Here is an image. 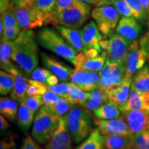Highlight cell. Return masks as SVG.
<instances>
[{
	"instance_id": "1",
	"label": "cell",
	"mask_w": 149,
	"mask_h": 149,
	"mask_svg": "<svg viewBox=\"0 0 149 149\" xmlns=\"http://www.w3.org/2000/svg\"><path fill=\"white\" fill-rule=\"evenodd\" d=\"M11 59L23 70L26 77L39 66L38 46L32 30L22 31L15 40L11 41Z\"/></svg>"
},
{
	"instance_id": "2",
	"label": "cell",
	"mask_w": 149,
	"mask_h": 149,
	"mask_svg": "<svg viewBox=\"0 0 149 149\" xmlns=\"http://www.w3.org/2000/svg\"><path fill=\"white\" fill-rule=\"evenodd\" d=\"M37 41L43 48L75 64L77 52L57 31L50 27L43 28L37 33Z\"/></svg>"
},
{
	"instance_id": "3",
	"label": "cell",
	"mask_w": 149,
	"mask_h": 149,
	"mask_svg": "<svg viewBox=\"0 0 149 149\" xmlns=\"http://www.w3.org/2000/svg\"><path fill=\"white\" fill-rule=\"evenodd\" d=\"M93 119L84 108L72 105L67 114V123L72 139L76 144L90 135L93 129Z\"/></svg>"
},
{
	"instance_id": "4",
	"label": "cell",
	"mask_w": 149,
	"mask_h": 149,
	"mask_svg": "<svg viewBox=\"0 0 149 149\" xmlns=\"http://www.w3.org/2000/svg\"><path fill=\"white\" fill-rule=\"evenodd\" d=\"M61 118L50 113L43 106L35 117L31 131L32 137L40 144H47L58 128Z\"/></svg>"
},
{
	"instance_id": "5",
	"label": "cell",
	"mask_w": 149,
	"mask_h": 149,
	"mask_svg": "<svg viewBox=\"0 0 149 149\" xmlns=\"http://www.w3.org/2000/svg\"><path fill=\"white\" fill-rule=\"evenodd\" d=\"M91 13L90 4L79 0H75L68 8L57 16L54 20L53 24H59L77 29L86 23L90 17Z\"/></svg>"
},
{
	"instance_id": "6",
	"label": "cell",
	"mask_w": 149,
	"mask_h": 149,
	"mask_svg": "<svg viewBox=\"0 0 149 149\" xmlns=\"http://www.w3.org/2000/svg\"><path fill=\"white\" fill-rule=\"evenodd\" d=\"M91 17L95 22L100 33L107 37L113 34L120 22V15L113 6L104 5L93 9Z\"/></svg>"
},
{
	"instance_id": "7",
	"label": "cell",
	"mask_w": 149,
	"mask_h": 149,
	"mask_svg": "<svg viewBox=\"0 0 149 149\" xmlns=\"http://www.w3.org/2000/svg\"><path fill=\"white\" fill-rule=\"evenodd\" d=\"M13 10L22 31L42 27L48 24V15L33 10L31 6L13 9Z\"/></svg>"
},
{
	"instance_id": "8",
	"label": "cell",
	"mask_w": 149,
	"mask_h": 149,
	"mask_svg": "<svg viewBox=\"0 0 149 149\" xmlns=\"http://www.w3.org/2000/svg\"><path fill=\"white\" fill-rule=\"evenodd\" d=\"M146 58L141 51L138 41L133 42L130 46L125 59L126 77L132 79L133 76L144 66Z\"/></svg>"
},
{
	"instance_id": "9",
	"label": "cell",
	"mask_w": 149,
	"mask_h": 149,
	"mask_svg": "<svg viewBox=\"0 0 149 149\" xmlns=\"http://www.w3.org/2000/svg\"><path fill=\"white\" fill-rule=\"evenodd\" d=\"M41 59L44 66L57 76L61 81L67 82L70 81V77L74 72L71 67L53 55H50L44 52L41 53Z\"/></svg>"
},
{
	"instance_id": "10",
	"label": "cell",
	"mask_w": 149,
	"mask_h": 149,
	"mask_svg": "<svg viewBox=\"0 0 149 149\" xmlns=\"http://www.w3.org/2000/svg\"><path fill=\"white\" fill-rule=\"evenodd\" d=\"M94 124L103 135H133L130 133L127 123L123 115L114 120L97 119V120H95Z\"/></svg>"
},
{
	"instance_id": "11",
	"label": "cell",
	"mask_w": 149,
	"mask_h": 149,
	"mask_svg": "<svg viewBox=\"0 0 149 149\" xmlns=\"http://www.w3.org/2000/svg\"><path fill=\"white\" fill-rule=\"evenodd\" d=\"M71 141L72 136L68 129L66 115L61 118L58 128L46 145L45 149H71Z\"/></svg>"
},
{
	"instance_id": "12",
	"label": "cell",
	"mask_w": 149,
	"mask_h": 149,
	"mask_svg": "<svg viewBox=\"0 0 149 149\" xmlns=\"http://www.w3.org/2000/svg\"><path fill=\"white\" fill-rule=\"evenodd\" d=\"M100 76L99 72L86 70H74L70 77L73 84L86 92H91L99 88Z\"/></svg>"
},
{
	"instance_id": "13",
	"label": "cell",
	"mask_w": 149,
	"mask_h": 149,
	"mask_svg": "<svg viewBox=\"0 0 149 149\" xmlns=\"http://www.w3.org/2000/svg\"><path fill=\"white\" fill-rule=\"evenodd\" d=\"M109 43V48L107 51V59L125 63L128 48L133 42H129L117 33H113L110 37Z\"/></svg>"
},
{
	"instance_id": "14",
	"label": "cell",
	"mask_w": 149,
	"mask_h": 149,
	"mask_svg": "<svg viewBox=\"0 0 149 149\" xmlns=\"http://www.w3.org/2000/svg\"><path fill=\"white\" fill-rule=\"evenodd\" d=\"M122 115L132 135L141 133L148 128L149 114L144 110H131Z\"/></svg>"
},
{
	"instance_id": "15",
	"label": "cell",
	"mask_w": 149,
	"mask_h": 149,
	"mask_svg": "<svg viewBox=\"0 0 149 149\" xmlns=\"http://www.w3.org/2000/svg\"><path fill=\"white\" fill-rule=\"evenodd\" d=\"M141 27L135 17H123L116 28V33L130 42H135L141 33Z\"/></svg>"
},
{
	"instance_id": "16",
	"label": "cell",
	"mask_w": 149,
	"mask_h": 149,
	"mask_svg": "<svg viewBox=\"0 0 149 149\" xmlns=\"http://www.w3.org/2000/svg\"><path fill=\"white\" fill-rule=\"evenodd\" d=\"M84 44V51L90 48H95L102 53L100 46V42L103 40V37L99 30L97 25L95 22L91 21L86 24L82 29L80 30Z\"/></svg>"
},
{
	"instance_id": "17",
	"label": "cell",
	"mask_w": 149,
	"mask_h": 149,
	"mask_svg": "<svg viewBox=\"0 0 149 149\" xmlns=\"http://www.w3.org/2000/svg\"><path fill=\"white\" fill-rule=\"evenodd\" d=\"M107 59V53L103 51L95 58L90 59L86 56L83 52L78 53L76 57L74 69L86 70L90 71L100 72L102 69Z\"/></svg>"
},
{
	"instance_id": "18",
	"label": "cell",
	"mask_w": 149,
	"mask_h": 149,
	"mask_svg": "<svg viewBox=\"0 0 149 149\" xmlns=\"http://www.w3.org/2000/svg\"><path fill=\"white\" fill-rule=\"evenodd\" d=\"M131 84L132 79L124 77L120 84L105 90L109 101L114 102L118 107L125 103L129 96Z\"/></svg>"
},
{
	"instance_id": "19",
	"label": "cell",
	"mask_w": 149,
	"mask_h": 149,
	"mask_svg": "<svg viewBox=\"0 0 149 149\" xmlns=\"http://www.w3.org/2000/svg\"><path fill=\"white\" fill-rule=\"evenodd\" d=\"M12 47L10 41L1 40L0 45V64L1 68L13 76L22 73L24 71L19 66L13 63L11 59Z\"/></svg>"
},
{
	"instance_id": "20",
	"label": "cell",
	"mask_w": 149,
	"mask_h": 149,
	"mask_svg": "<svg viewBox=\"0 0 149 149\" xmlns=\"http://www.w3.org/2000/svg\"><path fill=\"white\" fill-rule=\"evenodd\" d=\"M55 28L77 53L84 52V44L83 42L81 31L76 29L66 27L59 24H55Z\"/></svg>"
},
{
	"instance_id": "21",
	"label": "cell",
	"mask_w": 149,
	"mask_h": 149,
	"mask_svg": "<svg viewBox=\"0 0 149 149\" xmlns=\"http://www.w3.org/2000/svg\"><path fill=\"white\" fill-rule=\"evenodd\" d=\"M132 135H103L105 149H126L131 146Z\"/></svg>"
},
{
	"instance_id": "22",
	"label": "cell",
	"mask_w": 149,
	"mask_h": 149,
	"mask_svg": "<svg viewBox=\"0 0 149 149\" xmlns=\"http://www.w3.org/2000/svg\"><path fill=\"white\" fill-rule=\"evenodd\" d=\"M90 93V97L80 106L88 111H95L103 104L109 102L107 93L104 89L97 88Z\"/></svg>"
},
{
	"instance_id": "23",
	"label": "cell",
	"mask_w": 149,
	"mask_h": 149,
	"mask_svg": "<svg viewBox=\"0 0 149 149\" xmlns=\"http://www.w3.org/2000/svg\"><path fill=\"white\" fill-rule=\"evenodd\" d=\"M100 77H121L126 75V66L124 62H119L107 59L102 69L99 72Z\"/></svg>"
},
{
	"instance_id": "24",
	"label": "cell",
	"mask_w": 149,
	"mask_h": 149,
	"mask_svg": "<svg viewBox=\"0 0 149 149\" xmlns=\"http://www.w3.org/2000/svg\"><path fill=\"white\" fill-rule=\"evenodd\" d=\"M24 75V72H22L14 76L15 84L14 88L11 93V98L15 100L21 104L27 97L26 91L28 87V79Z\"/></svg>"
},
{
	"instance_id": "25",
	"label": "cell",
	"mask_w": 149,
	"mask_h": 149,
	"mask_svg": "<svg viewBox=\"0 0 149 149\" xmlns=\"http://www.w3.org/2000/svg\"><path fill=\"white\" fill-rule=\"evenodd\" d=\"M119 109L122 114L127 111H131V110H144V104H143L142 99H141V93L136 90L133 84H131V87H130L128 100L122 105L120 106Z\"/></svg>"
},
{
	"instance_id": "26",
	"label": "cell",
	"mask_w": 149,
	"mask_h": 149,
	"mask_svg": "<svg viewBox=\"0 0 149 149\" xmlns=\"http://www.w3.org/2000/svg\"><path fill=\"white\" fill-rule=\"evenodd\" d=\"M35 116V113L30 111L24 102L20 104L18 109L17 117L19 128L25 133L29 131L30 127L34 122Z\"/></svg>"
},
{
	"instance_id": "27",
	"label": "cell",
	"mask_w": 149,
	"mask_h": 149,
	"mask_svg": "<svg viewBox=\"0 0 149 149\" xmlns=\"http://www.w3.org/2000/svg\"><path fill=\"white\" fill-rule=\"evenodd\" d=\"M93 112L95 116L101 120H114L120 117L121 113L118 106L111 101L103 104Z\"/></svg>"
},
{
	"instance_id": "28",
	"label": "cell",
	"mask_w": 149,
	"mask_h": 149,
	"mask_svg": "<svg viewBox=\"0 0 149 149\" xmlns=\"http://www.w3.org/2000/svg\"><path fill=\"white\" fill-rule=\"evenodd\" d=\"M132 84L141 93L149 92V66H144L132 77Z\"/></svg>"
},
{
	"instance_id": "29",
	"label": "cell",
	"mask_w": 149,
	"mask_h": 149,
	"mask_svg": "<svg viewBox=\"0 0 149 149\" xmlns=\"http://www.w3.org/2000/svg\"><path fill=\"white\" fill-rule=\"evenodd\" d=\"M18 102L13 98L1 97L0 99V113L8 120L14 122L18 113Z\"/></svg>"
},
{
	"instance_id": "30",
	"label": "cell",
	"mask_w": 149,
	"mask_h": 149,
	"mask_svg": "<svg viewBox=\"0 0 149 149\" xmlns=\"http://www.w3.org/2000/svg\"><path fill=\"white\" fill-rule=\"evenodd\" d=\"M91 93L86 92L72 83L70 84L66 100L72 105H79L84 103L90 97Z\"/></svg>"
},
{
	"instance_id": "31",
	"label": "cell",
	"mask_w": 149,
	"mask_h": 149,
	"mask_svg": "<svg viewBox=\"0 0 149 149\" xmlns=\"http://www.w3.org/2000/svg\"><path fill=\"white\" fill-rule=\"evenodd\" d=\"M76 149H105L101 132L97 128L93 129L86 140Z\"/></svg>"
},
{
	"instance_id": "32",
	"label": "cell",
	"mask_w": 149,
	"mask_h": 149,
	"mask_svg": "<svg viewBox=\"0 0 149 149\" xmlns=\"http://www.w3.org/2000/svg\"><path fill=\"white\" fill-rule=\"evenodd\" d=\"M72 104H70L65 98L61 97L58 102L49 107H45L46 111L56 116L62 117L66 115L72 108Z\"/></svg>"
},
{
	"instance_id": "33",
	"label": "cell",
	"mask_w": 149,
	"mask_h": 149,
	"mask_svg": "<svg viewBox=\"0 0 149 149\" xmlns=\"http://www.w3.org/2000/svg\"><path fill=\"white\" fill-rule=\"evenodd\" d=\"M15 77L13 74L1 70L0 71V94L6 95L13 90Z\"/></svg>"
},
{
	"instance_id": "34",
	"label": "cell",
	"mask_w": 149,
	"mask_h": 149,
	"mask_svg": "<svg viewBox=\"0 0 149 149\" xmlns=\"http://www.w3.org/2000/svg\"><path fill=\"white\" fill-rule=\"evenodd\" d=\"M132 145L135 149H149V126L146 130L132 135Z\"/></svg>"
},
{
	"instance_id": "35",
	"label": "cell",
	"mask_w": 149,
	"mask_h": 149,
	"mask_svg": "<svg viewBox=\"0 0 149 149\" xmlns=\"http://www.w3.org/2000/svg\"><path fill=\"white\" fill-rule=\"evenodd\" d=\"M125 1L131 8L133 13V17H135L136 19L144 21L146 19H148L149 15L148 13L142 6L139 0H125Z\"/></svg>"
},
{
	"instance_id": "36",
	"label": "cell",
	"mask_w": 149,
	"mask_h": 149,
	"mask_svg": "<svg viewBox=\"0 0 149 149\" xmlns=\"http://www.w3.org/2000/svg\"><path fill=\"white\" fill-rule=\"evenodd\" d=\"M48 91L47 86L33 79H28L27 96L43 95Z\"/></svg>"
},
{
	"instance_id": "37",
	"label": "cell",
	"mask_w": 149,
	"mask_h": 149,
	"mask_svg": "<svg viewBox=\"0 0 149 149\" xmlns=\"http://www.w3.org/2000/svg\"><path fill=\"white\" fill-rule=\"evenodd\" d=\"M57 1V0H37L31 7L33 10L49 15L55 10Z\"/></svg>"
},
{
	"instance_id": "38",
	"label": "cell",
	"mask_w": 149,
	"mask_h": 149,
	"mask_svg": "<svg viewBox=\"0 0 149 149\" xmlns=\"http://www.w3.org/2000/svg\"><path fill=\"white\" fill-rule=\"evenodd\" d=\"M74 1L75 0H57L55 10L53 13L48 15V24H53L54 20L57 17V16H58L59 14L61 13L66 8H68Z\"/></svg>"
},
{
	"instance_id": "39",
	"label": "cell",
	"mask_w": 149,
	"mask_h": 149,
	"mask_svg": "<svg viewBox=\"0 0 149 149\" xmlns=\"http://www.w3.org/2000/svg\"><path fill=\"white\" fill-rule=\"evenodd\" d=\"M23 102L28 107V109L34 113L35 115L43 107V105H44L42 95L27 96Z\"/></svg>"
},
{
	"instance_id": "40",
	"label": "cell",
	"mask_w": 149,
	"mask_h": 149,
	"mask_svg": "<svg viewBox=\"0 0 149 149\" xmlns=\"http://www.w3.org/2000/svg\"><path fill=\"white\" fill-rule=\"evenodd\" d=\"M1 19L3 20L5 29L19 27L14 11L10 8H8L5 12L1 14Z\"/></svg>"
},
{
	"instance_id": "41",
	"label": "cell",
	"mask_w": 149,
	"mask_h": 149,
	"mask_svg": "<svg viewBox=\"0 0 149 149\" xmlns=\"http://www.w3.org/2000/svg\"><path fill=\"white\" fill-rule=\"evenodd\" d=\"M53 74V72H51L47 68H39L38 67L33 70L31 76H30V78L36 80V81H40V82L46 85L48 78L51 77Z\"/></svg>"
},
{
	"instance_id": "42",
	"label": "cell",
	"mask_w": 149,
	"mask_h": 149,
	"mask_svg": "<svg viewBox=\"0 0 149 149\" xmlns=\"http://www.w3.org/2000/svg\"><path fill=\"white\" fill-rule=\"evenodd\" d=\"M113 5L116 8L119 14L124 17H133V13L132 12L131 8L125 0H116Z\"/></svg>"
},
{
	"instance_id": "43",
	"label": "cell",
	"mask_w": 149,
	"mask_h": 149,
	"mask_svg": "<svg viewBox=\"0 0 149 149\" xmlns=\"http://www.w3.org/2000/svg\"><path fill=\"white\" fill-rule=\"evenodd\" d=\"M70 83L62 82L61 84H57L55 86H47V88L48 91L55 93L56 95L61 97L66 98L70 86Z\"/></svg>"
},
{
	"instance_id": "44",
	"label": "cell",
	"mask_w": 149,
	"mask_h": 149,
	"mask_svg": "<svg viewBox=\"0 0 149 149\" xmlns=\"http://www.w3.org/2000/svg\"><path fill=\"white\" fill-rule=\"evenodd\" d=\"M22 30L20 27L10 28L5 29L2 35L1 36V40L3 41H13L19 35Z\"/></svg>"
},
{
	"instance_id": "45",
	"label": "cell",
	"mask_w": 149,
	"mask_h": 149,
	"mask_svg": "<svg viewBox=\"0 0 149 149\" xmlns=\"http://www.w3.org/2000/svg\"><path fill=\"white\" fill-rule=\"evenodd\" d=\"M61 97H59L56 95L55 93L50 91H47L45 94L42 95L43 101H44V104L45 107H49V106H52L58 102L60 100Z\"/></svg>"
},
{
	"instance_id": "46",
	"label": "cell",
	"mask_w": 149,
	"mask_h": 149,
	"mask_svg": "<svg viewBox=\"0 0 149 149\" xmlns=\"http://www.w3.org/2000/svg\"><path fill=\"white\" fill-rule=\"evenodd\" d=\"M138 42L141 51L144 53L147 60L149 61V33H146L141 36Z\"/></svg>"
},
{
	"instance_id": "47",
	"label": "cell",
	"mask_w": 149,
	"mask_h": 149,
	"mask_svg": "<svg viewBox=\"0 0 149 149\" xmlns=\"http://www.w3.org/2000/svg\"><path fill=\"white\" fill-rule=\"evenodd\" d=\"M37 0H13L9 4L8 8L17 9L24 7L32 6Z\"/></svg>"
},
{
	"instance_id": "48",
	"label": "cell",
	"mask_w": 149,
	"mask_h": 149,
	"mask_svg": "<svg viewBox=\"0 0 149 149\" xmlns=\"http://www.w3.org/2000/svg\"><path fill=\"white\" fill-rule=\"evenodd\" d=\"M21 149H42L40 148V145L37 142L36 140L31 135H26L24 138Z\"/></svg>"
},
{
	"instance_id": "49",
	"label": "cell",
	"mask_w": 149,
	"mask_h": 149,
	"mask_svg": "<svg viewBox=\"0 0 149 149\" xmlns=\"http://www.w3.org/2000/svg\"><path fill=\"white\" fill-rule=\"evenodd\" d=\"M0 149H16V144L13 136L6 137L1 140Z\"/></svg>"
},
{
	"instance_id": "50",
	"label": "cell",
	"mask_w": 149,
	"mask_h": 149,
	"mask_svg": "<svg viewBox=\"0 0 149 149\" xmlns=\"http://www.w3.org/2000/svg\"><path fill=\"white\" fill-rule=\"evenodd\" d=\"M141 99L144 104V110L149 114V92L141 93Z\"/></svg>"
},
{
	"instance_id": "51",
	"label": "cell",
	"mask_w": 149,
	"mask_h": 149,
	"mask_svg": "<svg viewBox=\"0 0 149 149\" xmlns=\"http://www.w3.org/2000/svg\"><path fill=\"white\" fill-rule=\"evenodd\" d=\"M9 127V123L8 121L6 120L5 117L3 115H1L0 116V130L1 133H2L6 130L8 129Z\"/></svg>"
},
{
	"instance_id": "52",
	"label": "cell",
	"mask_w": 149,
	"mask_h": 149,
	"mask_svg": "<svg viewBox=\"0 0 149 149\" xmlns=\"http://www.w3.org/2000/svg\"><path fill=\"white\" fill-rule=\"evenodd\" d=\"M13 0H0V8H1V14L5 12L8 8L9 4Z\"/></svg>"
},
{
	"instance_id": "53",
	"label": "cell",
	"mask_w": 149,
	"mask_h": 149,
	"mask_svg": "<svg viewBox=\"0 0 149 149\" xmlns=\"http://www.w3.org/2000/svg\"><path fill=\"white\" fill-rule=\"evenodd\" d=\"M59 80V78L57 77L56 75H55V74H53L51 77L48 78V81H47V84H46V86H55L58 84Z\"/></svg>"
},
{
	"instance_id": "54",
	"label": "cell",
	"mask_w": 149,
	"mask_h": 149,
	"mask_svg": "<svg viewBox=\"0 0 149 149\" xmlns=\"http://www.w3.org/2000/svg\"><path fill=\"white\" fill-rule=\"evenodd\" d=\"M109 40H102L100 42V46L101 49L104 50V51L107 52L109 48Z\"/></svg>"
},
{
	"instance_id": "55",
	"label": "cell",
	"mask_w": 149,
	"mask_h": 149,
	"mask_svg": "<svg viewBox=\"0 0 149 149\" xmlns=\"http://www.w3.org/2000/svg\"><path fill=\"white\" fill-rule=\"evenodd\" d=\"M79 1H83V2L88 3V4L90 5L97 6H98L99 4H100V2H101L102 0H79Z\"/></svg>"
},
{
	"instance_id": "56",
	"label": "cell",
	"mask_w": 149,
	"mask_h": 149,
	"mask_svg": "<svg viewBox=\"0 0 149 149\" xmlns=\"http://www.w3.org/2000/svg\"><path fill=\"white\" fill-rule=\"evenodd\" d=\"M139 1L141 3L145 10L147 11L149 15V0H139Z\"/></svg>"
},
{
	"instance_id": "57",
	"label": "cell",
	"mask_w": 149,
	"mask_h": 149,
	"mask_svg": "<svg viewBox=\"0 0 149 149\" xmlns=\"http://www.w3.org/2000/svg\"><path fill=\"white\" fill-rule=\"evenodd\" d=\"M115 1H116V0H102L101 2H100L98 6L104 5H113V3H114Z\"/></svg>"
},
{
	"instance_id": "58",
	"label": "cell",
	"mask_w": 149,
	"mask_h": 149,
	"mask_svg": "<svg viewBox=\"0 0 149 149\" xmlns=\"http://www.w3.org/2000/svg\"><path fill=\"white\" fill-rule=\"evenodd\" d=\"M0 35H1V36L2 35L3 31H4V29H5V27H4V25H3V20L1 19L0 20Z\"/></svg>"
},
{
	"instance_id": "59",
	"label": "cell",
	"mask_w": 149,
	"mask_h": 149,
	"mask_svg": "<svg viewBox=\"0 0 149 149\" xmlns=\"http://www.w3.org/2000/svg\"><path fill=\"white\" fill-rule=\"evenodd\" d=\"M126 149H135V148H134L133 146H130V147H129V148H126Z\"/></svg>"
},
{
	"instance_id": "60",
	"label": "cell",
	"mask_w": 149,
	"mask_h": 149,
	"mask_svg": "<svg viewBox=\"0 0 149 149\" xmlns=\"http://www.w3.org/2000/svg\"><path fill=\"white\" fill-rule=\"evenodd\" d=\"M148 29H149V18H148ZM149 33V32H148Z\"/></svg>"
},
{
	"instance_id": "61",
	"label": "cell",
	"mask_w": 149,
	"mask_h": 149,
	"mask_svg": "<svg viewBox=\"0 0 149 149\" xmlns=\"http://www.w3.org/2000/svg\"><path fill=\"white\" fill-rule=\"evenodd\" d=\"M148 124H149V120H148Z\"/></svg>"
}]
</instances>
